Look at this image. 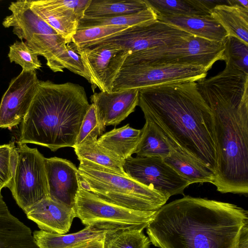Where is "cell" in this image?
<instances>
[{
    "instance_id": "obj_1",
    "label": "cell",
    "mask_w": 248,
    "mask_h": 248,
    "mask_svg": "<svg viewBox=\"0 0 248 248\" xmlns=\"http://www.w3.org/2000/svg\"><path fill=\"white\" fill-rule=\"evenodd\" d=\"M212 114L217 150L213 184L222 193H248V75L229 65L197 82Z\"/></svg>"
},
{
    "instance_id": "obj_34",
    "label": "cell",
    "mask_w": 248,
    "mask_h": 248,
    "mask_svg": "<svg viewBox=\"0 0 248 248\" xmlns=\"http://www.w3.org/2000/svg\"><path fill=\"white\" fill-rule=\"evenodd\" d=\"M16 161L15 143L0 145V190L9 187L14 177Z\"/></svg>"
},
{
    "instance_id": "obj_35",
    "label": "cell",
    "mask_w": 248,
    "mask_h": 248,
    "mask_svg": "<svg viewBox=\"0 0 248 248\" xmlns=\"http://www.w3.org/2000/svg\"><path fill=\"white\" fill-rule=\"evenodd\" d=\"M101 134L95 107L92 103L82 121L75 146L81 144L87 140L97 139Z\"/></svg>"
},
{
    "instance_id": "obj_30",
    "label": "cell",
    "mask_w": 248,
    "mask_h": 248,
    "mask_svg": "<svg viewBox=\"0 0 248 248\" xmlns=\"http://www.w3.org/2000/svg\"><path fill=\"white\" fill-rule=\"evenodd\" d=\"M143 229L127 228L108 232L104 238V248H149L150 241Z\"/></svg>"
},
{
    "instance_id": "obj_8",
    "label": "cell",
    "mask_w": 248,
    "mask_h": 248,
    "mask_svg": "<svg viewBox=\"0 0 248 248\" xmlns=\"http://www.w3.org/2000/svg\"><path fill=\"white\" fill-rule=\"evenodd\" d=\"M74 208L81 222L87 226L110 230L127 228L144 229L156 211H140L127 208L108 202L79 186Z\"/></svg>"
},
{
    "instance_id": "obj_6",
    "label": "cell",
    "mask_w": 248,
    "mask_h": 248,
    "mask_svg": "<svg viewBox=\"0 0 248 248\" xmlns=\"http://www.w3.org/2000/svg\"><path fill=\"white\" fill-rule=\"evenodd\" d=\"M8 8L11 14L3 19L4 27H13V33L43 56L52 71L63 72L68 41L31 10L30 0L12 2Z\"/></svg>"
},
{
    "instance_id": "obj_9",
    "label": "cell",
    "mask_w": 248,
    "mask_h": 248,
    "mask_svg": "<svg viewBox=\"0 0 248 248\" xmlns=\"http://www.w3.org/2000/svg\"><path fill=\"white\" fill-rule=\"evenodd\" d=\"M207 72L205 67L192 64H123L111 92L139 90L171 83L197 82L205 78Z\"/></svg>"
},
{
    "instance_id": "obj_27",
    "label": "cell",
    "mask_w": 248,
    "mask_h": 248,
    "mask_svg": "<svg viewBox=\"0 0 248 248\" xmlns=\"http://www.w3.org/2000/svg\"><path fill=\"white\" fill-rule=\"evenodd\" d=\"M149 8L145 0H91L84 16L110 17L135 14Z\"/></svg>"
},
{
    "instance_id": "obj_15",
    "label": "cell",
    "mask_w": 248,
    "mask_h": 248,
    "mask_svg": "<svg viewBox=\"0 0 248 248\" xmlns=\"http://www.w3.org/2000/svg\"><path fill=\"white\" fill-rule=\"evenodd\" d=\"M91 0H30L31 10L69 43Z\"/></svg>"
},
{
    "instance_id": "obj_10",
    "label": "cell",
    "mask_w": 248,
    "mask_h": 248,
    "mask_svg": "<svg viewBox=\"0 0 248 248\" xmlns=\"http://www.w3.org/2000/svg\"><path fill=\"white\" fill-rule=\"evenodd\" d=\"M14 177L8 187L18 205L26 213L49 198L44 155L36 148L17 142Z\"/></svg>"
},
{
    "instance_id": "obj_31",
    "label": "cell",
    "mask_w": 248,
    "mask_h": 248,
    "mask_svg": "<svg viewBox=\"0 0 248 248\" xmlns=\"http://www.w3.org/2000/svg\"><path fill=\"white\" fill-rule=\"evenodd\" d=\"M128 27L121 26H99L78 29L71 42L77 48H85L92 44L124 30Z\"/></svg>"
},
{
    "instance_id": "obj_17",
    "label": "cell",
    "mask_w": 248,
    "mask_h": 248,
    "mask_svg": "<svg viewBox=\"0 0 248 248\" xmlns=\"http://www.w3.org/2000/svg\"><path fill=\"white\" fill-rule=\"evenodd\" d=\"M49 198L74 207L80 186L78 168L70 161L58 157L45 158Z\"/></svg>"
},
{
    "instance_id": "obj_32",
    "label": "cell",
    "mask_w": 248,
    "mask_h": 248,
    "mask_svg": "<svg viewBox=\"0 0 248 248\" xmlns=\"http://www.w3.org/2000/svg\"><path fill=\"white\" fill-rule=\"evenodd\" d=\"M223 44L226 64L248 75V45L231 36L227 37Z\"/></svg>"
},
{
    "instance_id": "obj_21",
    "label": "cell",
    "mask_w": 248,
    "mask_h": 248,
    "mask_svg": "<svg viewBox=\"0 0 248 248\" xmlns=\"http://www.w3.org/2000/svg\"><path fill=\"white\" fill-rule=\"evenodd\" d=\"M211 16L223 27L228 36L235 37L248 45V9L238 0H227L210 12Z\"/></svg>"
},
{
    "instance_id": "obj_2",
    "label": "cell",
    "mask_w": 248,
    "mask_h": 248,
    "mask_svg": "<svg viewBox=\"0 0 248 248\" xmlns=\"http://www.w3.org/2000/svg\"><path fill=\"white\" fill-rule=\"evenodd\" d=\"M138 106L145 120L154 124L171 145L216 175L217 150L213 118L197 82L140 89Z\"/></svg>"
},
{
    "instance_id": "obj_33",
    "label": "cell",
    "mask_w": 248,
    "mask_h": 248,
    "mask_svg": "<svg viewBox=\"0 0 248 248\" xmlns=\"http://www.w3.org/2000/svg\"><path fill=\"white\" fill-rule=\"evenodd\" d=\"M38 55L23 41H16L9 46L8 57L11 62H14L26 71H35L42 67Z\"/></svg>"
},
{
    "instance_id": "obj_3",
    "label": "cell",
    "mask_w": 248,
    "mask_h": 248,
    "mask_svg": "<svg viewBox=\"0 0 248 248\" xmlns=\"http://www.w3.org/2000/svg\"><path fill=\"white\" fill-rule=\"evenodd\" d=\"M248 212L235 204L185 196L157 210L146 227L159 248H238Z\"/></svg>"
},
{
    "instance_id": "obj_37",
    "label": "cell",
    "mask_w": 248,
    "mask_h": 248,
    "mask_svg": "<svg viewBox=\"0 0 248 248\" xmlns=\"http://www.w3.org/2000/svg\"><path fill=\"white\" fill-rule=\"evenodd\" d=\"M104 238L92 240L73 248H104Z\"/></svg>"
},
{
    "instance_id": "obj_38",
    "label": "cell",
    "mask_w": 248,
    "mask_h": 248,
    "mask_svg": "<svg viewBox=\"0 0 248 248\" xmlns=\"http://www.w3.org/2000/svg\"><path fill=\"white\" fill-rule=\"evenodd\" d=\"M238 248H248V224L244 225L242 229Z\"/></svg>"
},
{
    "instance_id": "obj_26",
    "label": "cell",
    "mask_w": 248,
    "mask_h": 248,
    "mask_svg": "<svg viewBox=\"0 0 248 248\" xmlns=\"http://www.w3.org/2000/svg\"><path fill=\"white\" fill-rule=\"evenodd\" d=\"M78 160L84 159L124 176V160L109 151L97 142V139H89L74 147Z\"/></svg>"
},
{
    "instance_id": "obj_29",
    "label": "cell",
    "mask_w": 248,
    "mask_h": 248,
    "mask_svg": "<svg viewBox=\"0 0 248 248\" xmlns=\"http://www.w3.org/2000/svg\"><path fill=\"white\" fill-rule=\"evenodd\" d=\"M155 19L156 14L149 7L137 13L123 16L101 17L84 16L79 20L78 29L108 26L129 27Z\"/></svg>"
},
{
    "instance_id": "obj_23",
    "label": "cell",
    "mask_w": 248,
    "mask_h": 248,
    "mask_svg": "<svg viewBox=\"0 0 248 248\" xmlns=\"http://www.w3.org/2000/svg\"><path fill=\"white\" fill-rule=\"evenodd\" d=\"M142 132V128L135 129L127 124L103 134L97 139V142L120 158L125 160L134 154Z\"/></svg>"
},
{
    "instance_id": "obj_24",
    "label": "cell",
    "mask_w": 248,
    "mask_h": 248,
    "mask_svg": "<svg viewBox=\"0 0 248 248\" xmlns=\"http://www.w3.org/2000/svg\"><path fill=\"white\" fill-rule=\"evenodd\" d=\"M157 16H210L216 5L214 0H145Z\"/></svg>"
},
{
    "instance_id": "obj_4",
    "label": "cell",
    "mask_w": 248,
    "mask_h": 248,
    "mask_svg": "<svg viewBox=\"0 0 248 248\" xmlns=\"http://www.w3.org/2000/svg\"><path fill=\"white\" fill-rule=\"evenodd\" d=\"M89 106L82 86L39 80L35 95L21 122L17 142L37 144L53 152L74 148Z\"/></svg>"
},
{
    "instance_id": "obj_22",
    "label": "cell",
    "mask_w": 248,
    "mask_h": 248,
    "mask_svg": "<svg viewBox=\"0 0 248 248\" xmlns=\"http://www.w3.org/2000/svg\"><path fill=\"white\" fill-rule=\"evenodd\" d=\"M111 230H114L87 226L71 233L60 234L40 230L35 231L32 234L39 248H73L92 240L103 238L105 234Z\"/></svg>"
},
{
    "instance_id": "obj_19",
    "label": "cell",
    "mask_w": 248,
    "mask_h": 248,
    "mask_svg": "<svg viewBox=\"0 0 248 248\" xmlns=\"http://www.w3.org/2000/svg\"><path fill=\"white\" fill-rule=\"evenodd\" d=\"M159 21L188 34L208 41L223 43L228 34L223 27L210 16H169L156 15Z\"/></svg>"
},
{
    "instance_id": "obj_7",
    "label": "cell",
    "mask_w": 248,
    "mask_h": 248,
    "mask_svg": "<svg viewBox=\"0 0 248 248\" xmlns=\"http://www.w3.org/2000/svg\"><path fill=\"white\" fill-rule=\"evenodd\" d=\"M223 43L191 35L188 39L129 54L124 64H192L208 71L217 61H225Z\"/></svg>"
},
{
    "instance_id": "obj_20",
    "label": "cell",
    "mask_w": 248,
    "mask_h": 248,
    "mask_svg": "<svg viewBox=\"0 0 248 248\" xmlns=\"http://www.w3.org/2000/svg\"><path fill=\"white\" fill-rule=\"evenodd\" d=\"M0 248H39L31 230L13 216L0 190Z\"/></svg>"
},
{
    "instance_id": "obj_25",
    "label": "cell",
    "mask_w": 248,
    "mask_h": 248,
    "mask_svg": "<svg viewBox=\"0 0 248 248\" xmlns=\"http://www.w3.org/2000/svg\"><path fill=\"white\" fill-rule=\"evenodd\" d=\"M170 154L163 159L168 165L186 180L190 185L197 183L214 184L216 175L211 170L183 154L170 144Z\"/></svg>"
},
{
    "instance_id": "obj_14",
    "label": "cell",
    "mask_w": 248,
    "mask_h": 248,
    "mask_svg": "<svg viewBox=\"0 0 248 248\" xmlns=\"http://www.w3.org/2000/svg\"><path fill=\"white\" fill-rule=\"evenodd\" d=\"M35 71L22 70L13 78L0 103V127L11 129L22 122L37 91Z\"/></svg>"
},
{
    "instance_id": "obj_11",
    "label": "cell",
    "mask_w": 248,
    "mask_h": 248,
    "mask_svg": "<svg viewBox=\"0 0 248 248\" xmlns=\"http://www.w3.org/2000/svg\"><path fill=\"white\" fill-rule=\"evenodd\" d=\"M191 36L174 26L155 19L128 27L112 37L94 43L87 47L111 46L127 50L130 54L166 44L183 41Z\"/></svg>"
},
{
    "instance_id": "obj_36",
    "label": "cell",
    "mask_w": 248,
    "mask_h": 248,
    "mask_svg": "<svg viewBox=\"0 0 248 248\" xmlns=\"http://www.w3.org/2000/svg\"><path fill=\"white\" fill-rule=\"evenodd\" d=\"M66 56L64 62V68L78 74L90 81V78L84 66L80 55L72 43L66 46Z\"/></svg>"
},
{
    "instance_id": "obj_28",
    "label": "cell",
    "mask_w": 248,
    "mask_h": 248,
    "mask_svg": "<svg viewBox=\"0 0 248 248\" xmlns=\"http://www.w3.org/2000/svg\"><path fill=\"white\" fill-rule=\"evenodd\" d=\"M143 132L134 154L138 157L165 158L170 153L171 146L163 133L151 122L145 120Z\"/></svg>"
},
{
    "instance_id": "obj_18",
    "label": "cell",
    "mask_w": 248,
    "mask_h": 248,
    "mask_svg": "<svg viewBox=\"0 0 248 248\" xmlns=\"http://www.w3.org/2000/svg\"><path fill=\"white\" fill-rule=\"evenodd\" d=\"M25 213L28 218L36 223L40 230L60 234L69 232L73 219L76 217L74 207L50 198L41 200Z\"/></svg>"
},
{
    "instance_id": "obj_13",
    "label": "cell",
    "mask_w": 248,
    "mask_h": 248,
    "mask_svg": "<svg viewBox=\"0 0 248 248\" xmlns=\"http://www.w3.org/2000/svg\"><path fill=\"white\" fill-rule=\"evenodd\" d=\"M92 88L100 91H112L113 82L130 54L125 49L108 46L77 48Z\"/></svg>"
},
{
    "instance_id": "obj_16",
    "label": "cell",
    "mask_w": 248,
    "mask_h": 248,
    "mask_svg": "<svg viewBox=\"0 0 248 248\" xmlns=\"http://www.w3.org/2000/svg\"><path fill=\"white\" fill-rule=\"evenodd\" d=\"M101 134L106 126H116L134 111L139 103V90L94 93L91 96Z\"/></svg>"
},
{
    "instance_id": "obj_12",
    "label": "cell",
    "mask_w": 248,
    "mask_h": 248,
    "mask_svg": "<svg viewBox=\"0 0 248 248\" xmlns=\"http://www.w3.org/2000/svg\"><path fill=\"white\" fill-rule=\"evenodd\" d=\"M123 167L130 178L169 198L183 194L190 185L161 157L131 156L124 160Z\"/></svg>"
},
{
    "instance_id": "obj_5",
    "label": "cell",
    "mask_w": 248,
    "mask_h": 248,
    "mask_svg": "<svg viewBox=\"0 0 248 248\" xmlns=\"http://www.w3.org/2000/svg\"><path fill=\"white\" fill-rule=\"evenodd\" d=\"M78 167L80 186L111 203L140 211H157L169 198L130 178L80 159Z\"/></svg>"
}]
</instances>
